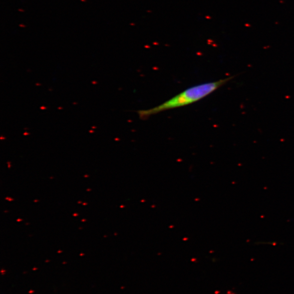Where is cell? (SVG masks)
I'll use <instances>...</instances> for the list:
<instances>
[{
	"label": "cell",
	"mask_w": 294,
	"mask_h": 294,
	"mask_svg": "<svg viewBox=\"0 0 294 294\" xmlns=\"http://www.w3.org/2000/svg\"><path fill=\"white\" fill-rule=\"evenodd\" d=\"M234 77L235 76L191 87L158 106L151 109L137 111V112L141 119L145 120L162 112L193 104L217 91Z\"/></svg>",
	"instance_id": "6da1fadb"
},
{
	"label": "cell",
	"mask_w": 294,
	"mask_h": 294,
	"mask_svg": "<svg viewBox=\"0 0 294 294\" xmlns=\"http://www.w3.org/2000/svg\"><path fill=\"white\" fill-rule=\"evenodd\" d=\"M20 27H25V26H23V25H20Z\"/></svg>",
	"instance_id": "7a4b0ae2"
},
{
	"label": "cell",
	"mask_w": 294,
	"mask_h": 294,
	"mask_svg": "<svg viewBox=\"0 0 294 294\" xmlns=\"http://www.w3.org/2000/svg\"><path fill=\"white\" fill-rule=\"evenodd\" d=\"M82 1H85V0H81Z\"/></svg>",
	"instance_id": "3957f363"
}]
</instances>
